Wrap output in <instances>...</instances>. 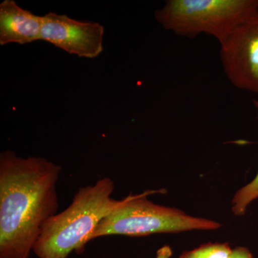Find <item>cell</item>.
<instances>
[{"label":"cell","instance_id":"52a82bcc","mask_svg":"<svg viewBox=\"0 0 258 258\" xmlns=\"http://www.w3.org/2000/svg\"><path fill=\"white\" fill-rule=\"evenodd\" d=\"M42 16L20 8L14 0L0 4V45H20L40 40Z\"/></svg>","mask_w":258,"mask_h":258},{"label":"cell","instance_id":"277c9868","mask_svg":"<svg viewBox=\"0 0 258 258\" xmlns=\"http://www.w3.org/2000/svg\"><path fill=\"white\" fill-rule=\"evenodd\" d=\"M257 11L258 0H168L154 16L175 35L195 37L205 34L220 44Z\"/></svg>","mask_w":258,"mask_h":258},{"label":"cell","instance_id":"7a4b0ae2","mask_svg":"<svg viewBox=\"0 0 258 258\" xmlns=\"http://www.w3.org/2000/svg\"><path fill=\"white\" fill-rule=\"evenodd\" d=\"M113 190L109 177L80 188L69 208L44 225L34 246L37 257L68 258L74 251H82L100 222L120 205L121 200L111 197Z\"/></svg>","mask_w":258,"mask_h":258},{"label":"cell","instance_id":"3957f363","mask_svg":"<svg viewBox=\"0 0 258 258\" xmlns=\"http://www.w3.org/2000/svg\"><path fill=\"white\" fill-rule=\"evenodd\" d=\"M165 190H148L122 199L120 205L96 227L91 240L103 236L140 237L154 234L179 233L191 230H215L221 224L209 219L191 216L179 209L150 201L148 196Z\"/></svg>","mask_w":258,"mask_h":258},{"label":"cell","instance_id":"9c48e42d","mask_svg":"<svg viewBox=\"0 0 258 258\" xmlns=\"http://www.w3.org/2000/svg\"><path fill=\"white\" fill-rule=\"evenodd\" d=\"M232 252L228 243L208 242L191 250L184 251L179 258H230Z\"/></svg>","mask_w":258,"mask_h":258},{"label":"cell","instance_id":"5b68a950","mask_svg":"<svg viewBox=\"0 0 258 258\" xmlns=\"http://www.w3.org/2000/svg\"><path fill=\"white\" fill-rule=\"evenodd\" d=\"M220 45L227 79L235 88L258 95V11L239 24Z\"/></svg>","mask_w":258,"mask_h":258},{"label":"cell","instance_id":"30bf717a","mask_svg":"<svg viewBox=\"0 0 258 258\" xmlns=\"http://www.w3.org/2000/svg\"><path fill=\"white\" fill-rule=\"evenodd\" d=\"M230 258H252V254L246 247H237L232 249Z\"/></svg>","mask_w":258,"mask_h":258},{"label":"cell","instance_id":"6da1fadb","mask_svg":"<svg viewBox=\"0 0 258 258\" xmlns=\"http://www.w3.org/2000/svg\"><path fill=\"white\" fill-rule=\"evenodd\" d=\"M62 168L43 157L0 154V258H29L42 228L57 214Z\"/></svg>","mask_w":258,"mask_h":258},{"label":"cell","instance_id":"ba28073f","mask_svg":"<svg viewBox=\"0 0 258 258\" xmlns=\"http://www.w3.org/2000/svg\"><path fill=\"white\" fill-rule=\"evenodd\" d=\"M258 117V99L254 101ZM258 198V172L253 180L239 189L232 198V211L235 216H243L249 205Z\"/></svg>","mask_w":258,"mask_h":258},{"label":"cell","instance_id":"8fae6325","mask_svg":"<svg viewBox=\"0 0 258 258\" xmlns=\"http://www.w3.org/2000/svg\"><path fill=\"white\" fill-rule=\"evenodd\" d=\"M173 254L170 246L164 245L158 249L156 258H171Z\"/></svg>","mask_w":258,"mask_h":258},{"label":"cell","instance_id":"8992f818","mask_svg":"<svg viewBox=\"0 0 258 258\" xmlns=\"http://www.w3.org/2000/svg\"><path fill=\"white\" fill-rule=\"evenodd\" d=\"M104 28L95 22L74 20L49 13L42 16L40 40L70 54L95 58L103 52Z\"/></svg>","mask_w":258,"mask_h":258}]
</instances>
